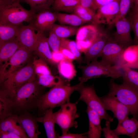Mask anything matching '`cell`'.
Wrapping results in <instances>:
<instances>
[{"label":"cell","mask_w":138,"mask_h":138,"mask_svg":"<svg viewBox=\"0 0 138 138\" xmlns=\"http://www.w3.org/2000/svg\"><path fill=\"white\" fill-rule=\"evenodd\" d=\"M59 51L62 53L65 59L72 62L74 60H76V58L74 55L68 49L60 48Z\"/></svg>","instance_id":"obj_43"},{"label":"cell","mask_w":138,"mask_h":138,"mask_svg":"<svg viewBox=\"0 0 138 138\" xmlns=\"http://www.w3.org/2000/svg\"><path fill=\"white\" fill-rule=\"evenodd\" d=\"M123 82L135 89L138 90V72L129 67H122Z\"/></svg>","instance_id":"obj_29"},{"label":"cell","mask_w":138,"mask_h":138,"mask_svg":"<svg viewBox=\"0 0 138 138\" xmlns=\"http://www.w3.org/2000/svg\"><path fill=\"white\" fill-rule=\"evenodd\" d=\"M68 132L63 134L60 136H58V138H87V133H83L73 134Z\"/></svg>","instance_id":"obj_44"},{"label":"cell","mask_w":138,"mask_h":138,"mask_svg":"<svg viewBox=\"0 0 138 138\" xmlns=\"http://www.w3.org/2000/svg\"><path fill=\"white\" fill-rule=\"evenodd\" d=\"M77 27L54 24L51 29L61 38H66L76 34Z\"/></svg>","instance_id":"obj_32"},{"label":"cell","mask_w":138,"mask_h":138,"mask_svg":"<svg viewBox=\"0 0 138 138\" xmlns=\"http://www.w3.org/2000/svg\"><path fill=\"white\" fill-rule=\"evenodd\" d=\"M57 66L59 73L63 78L70 80L76 76L77 71L72 62L64 58Z\"/></svg>","instance_id":"obj_25"},{"label":"cell","mask_w":138,"mask_h":138,"mask_svg":"<svg viewBox=\"0 0 138 138\" xmlns=\"http://www.w3.org/2000/svg\"><path fill=\"white\" fill-rule=\"evenodd\" d=\"M133 3L132 0H120L119 12L113 22V24L117 20L125 18Z\"/></svg>","instance_id":"obj_39"},{"label":"cell","mask_w":138,"mask_h":138,"mask_svg":"<svg viewBox=\"0 0 138 138\" xmlns=\"http://www.w3.org/2000/svg\"><path fill=\"white\" fill-rule=\"evenodd\" d=\"M106 110L111 111L119 123L128 118L130 111L125 106L113 97L107 96L100 98Z\"/></svg>","instance_id":"obj_17"},{"label":"cell","mask_w":138,"mask_h":138,"mask_svg":"<svg viewBox=\"0 0 138 138\" xmlns=\"http://www.w3.org/2000/svg\"><path fill=\"white\" fill-rule=\"evenodd\" d=\"M78 67L82 72V75L78 80L83 84L88 80L101 76L116 79L122 76L120 68L116 65L111 66L97 60L92 61L85 65H79Z\"/></svg>","instance_id":"obj_6"},{"label":"cell","mask_w":138,"mask_h":138,"mask_svg":"<svg viewBox=\"0 0 138 138\" xmlns=\"http://www.w3.org/2000/svg\"><path fill=\"white\" fill-rule=\"evenodd\" d=\"M44 87L38 83L36 79L22 86L11 98L14 109L21 111L36 107Z\"/></svg>","instance_id":"obj_2"},{"label":"cell","mask_w":138,"mask_h":138,"mask_svg":"<svg viewBox=\"0 0 138 138\" xmlns=\"http://www.w3.org/2000/svg\"><path fill=\"white\" fill-rule=\"evenodd\" d=\"M19 46L16 38L0 45V71Z\"/></svg>","instance_id":"obj_24"},{"label":"cell","mask_w":138,"mask_h":138,"mask_svg":"<svg viewBox=\"0 0 138 138\" xmlns=\"http://www.w3.org/2000/svg\"><path fill=\"white\" fill-rule=\"evenodd\" d=\"M138 122L136 118H127L118 123L116 128L113 130L118 137L120 135H126L131 137H137Z\"/></svg>","instance_id":"obj_20"},{"label":"cell","mask_w":138,"mask_h":138,"mask_svg":"<svg viewBox=\"0 0 138 138\" xmlns=\"http://www.w3.org/2000/svg\"><path fill=\"white\" fill-rule=\"evenodd\" d=\"M51 53L52 60L55 65L57 64L64 58L60 51L56 52L52 51Z\"/></svg>","instance_id":"obj_45"},{"label":"cell","mask_w":138,"mask_h":138,"mask_svg":"<svg viewBox=\"0 0 138 138\" xmlns=\"http://www.w3.org/2000/svg\"><path fill=\"white\" fill-rule=\"evenodd\" d=\"M128 19L130 23L131 30H132L134 35L133 43L134 45L138 44V8L134 7L129 19Z\"/></svg>","instance_id":"obj_38"},{"label":"cell","mask_w":138,"mask_h":138,"mask_svg":"<svg viewBox=\"0 0 138 138\" xmlns=\"http://www.w3.org/2000/svg\"><path fill=\"white\" fill-rule=\"evenodd\" d=\"M106 126L102 129L104 136L106 138H118L117 137L114 133L113 130L110 129V123L109 121H106L105 122Z\"/></svg>","instance_id":"obj_41"},{"label":"cell","mask_w":138,"mask_h":138,"mask_svg":"<svg viewBox=\"0 0 138 138\" xmlns=\"http://www.w3.org/2000/svg\"><path fill=\"white\" fill-rule=\"evenodd\" d=\"M36 80L39 85L44 87H53L59 84H66L61 77L52 74L36 76Z\"/></svg>","instance_id":"obj_31"},{"label":"cell","mask_w":138,"mask_h":138,"mask_svg":"<svg viewBox=\"0 0 138 138\" xmlns=\"http://www.w3.org/2000/svg\"><path fill=\"white\" fill-rule=\"evenodd\" d=\"M13 109L11 99L0 90V120L12 114Z\"/></svg>","instance_id":"obj_28"},{"label":"cell","mask_w":138,"mask_h":138,"mask_svg":"<svg viewBox=\"0 0 138 138\" xmlns=\"http://www.w3.org/2000/svg\"><path fill=\"white\" fill-rule=\"evenodd\" d=\"M17 115L12 114L0 120V130L10 132L17 125Z\"/></svg>","instance_id":"obj_37"},{"label":"cell","mask_w":138,"mask_h":138,"mask_svg":"<svg viewBox=\"0 0 138 138\" xmlns=\"http://www.w3.org/2000/svg\"><path fill=\"white\" fill-rule=\"evenodd\" d=\"M55 13L56 20L61 25L77 27L87 23L74 14H68L58 12Z\"/></svg>","instance_id":"obj_27"},{"label":"cell","mask_w":138,"mask_h":138,"mask_svg":"<svg viewBox=\"0 0 138 138\" xmlns=\"http://www.w3.org/2000/svg\"><path fill=\"white\" fill-rule=\"evenodd\" d=\"M133 3L134 4V7L138 8V0H132Z\"/></svg>","instance_id":"obj_49"},{"label":"cell","mask_w":138,"mask_h":138,"mask_svg":"<svg viewBox=\"0 0 138 138\" xmlns=\"http://www.w3.org/2000/svg\"><path fill=\"white\" fill-rule=\"evenodd\" d=\"M117 66L120 68L126 67L138 68V44L132 45L125 48L123 52Z\"/></svg>","instance_id":"obj_19"},{"label":"cell","mask_w":138,"mask_h":138,"mask_svg":"<svg viewBox=\"0 0 138 138\" xmlns=\"http://www.w3.org/2000/svg\"><path fill=\"white\" fill-rule=\"evenodd\" d=\"M32 64L34 72L36 76L52 74L48 64L43 60L34 56Z\"/></svg>","instance_id":"obj_36"},{"label":"cell","mask_w":138,"mask_h":138,"mask_svg":"<svg viewBox=\"0 0 138 138\" xmlns=\"http://www.w3.org/2000/svg\"><path fill=\"white\" fill-rule=\"evenodd\" d=\"M18 2H20V0H0L1 4L5 5L10 4Z\"/></svg>","instance_id":"obj_48"},{"label":"cell","mask_w":138,"mask_h":138,"mask_svg":"<svg viewBox=\"0 0 138 138\" xmlns=\"http://www.w3.org/2000/svg\"><path fill=\"white\" fill-rule=\"evenodd\" d=\"M76 103H66L61 106L60 109L54 113L55 123L60 128L62 134L68 132L71 128H76L78 126L75 120L78 117L77 114Z\"/></svg>","instance_id":"obj_9"},{"label":"cell","mask_w":138,"mask_h":138,"mask_svg":"<svg viewBox=\"0 0 138 138\" xmlns=\"http://www.w3.org/2000/svg\"><path fill=\"white\" fill-rule=\"evenodd\" d=\"M32 53L33 56L43 60L48 64L55 65L52 60L51 52L48 43V38L44 35V33L39 38Z\"/></svg>","instance_id":"obj_21"},{"label":"cell","mask_w":138,"mask_h":138,"mask_svg":"<svg viewBox=\"0 0 138 138\" xmlns=\"http://www.w3.org/2000/svg\"><path fill=\"white\" fill-rule=\"evenodd\" d=\"M53 110L52 109H47L43 113L41 116L36 117L38 122L43 124L48 138L57 137L55 130V122Z\"/></svg>","instance_id":"obj_23"},{"label":"cell","mask_w":138,"mask_h":138,"mask_svg":"<svg viewBox=\"0 0 138 138\" xmlns=\"http://www.w3.org/2000/svg\"><path fill=\"white\" fill-rule=\"evenodd\" d=\"M93 0H80V4L82 6L93 11Z\"/></svg>","instance_id":"obj_46"},{"label":"cell","mask_w":138,"mask_h":138,"mask_svg":"<svg viewBox=\"0 0 138 138\" xmlns=\"http://www.w3.org/2000/svg\"><path fill=\"white\" fill-rule=\"evenodd\" d=\"M98 25L93 24L78 28L76 34V42L83 49H87L97 37L101 29Z\"/></svg>","instance_id":"obj_14"},{"label":"cell","mask_w":138,"mask_h":138,"mask_svg":"<svg viewBox=\"0 0 138 138\" xmlns=\"http://www.w3.org/2000/svg\"><path fill=\"white\" fill-rule=\"evenodd\" d=\"M114 24L116 30L112 37L114 41L125 48L133 45L130 34L131 26L128 19L125 18L119 19Z\"/></svg>","instance_id":"obj_13"},{"label":"cell","mask_w":138,"mask_h":138,"mask_svg":"<svg viewBox=\"0 0 138 138\" xmlns=\"http://www.w3.org/2000/svg\"><path fill=\"white\" fill-rule=\"evenodd\" d=\"M81 84L79 83L71 86L69 84H63L54 86L48 92L40 96L36 108L42 114L47 109L61 107L70 102L71 95Z\"/></svg>","instance_id":"obj_1"},{"label":"cell","mask_w":138,"mask_h":138,"mask_svg":"<svg viewBox=\"0 0 138 138\" xmlns=\"http://www.w3.org/2000/svg\"><path fill=\"white\" fill-rule=\"evenodd\" d=\"M117 0H93V9L95 11L99 8Z\"/></svg>","instance_id":"obj_42"},{"label":"cell","mask_w":138,"mask_h":138,"mask_svg":"<svg viewBox=\"0 0 138 138\" xmlns=\"http://www.w3.org/2000/svg\"><path fill=\"white\" fill-rule=\"evenodd\" d=\"M109 91L107 96L114 97L127 107L130 114L136 118L138 112V90L123 82L116 83L113 79L110 81Z\"/></svg>","instance_id":"obj_3"},{"label":"cell","mask_w":138,"mask_h":138,"mask_svg":"<svg viewBox=\"0 0 138 138\" xmlns=\"http://www.w3.org/2000/svg\"><path fill=\"white\" fill-rule=\"evenodd\" d=\"M48 41L52 51H59L60 48L61 38L58 37L51 29L49 30Z\"/></svg>","instance_id":"obj_40"},{"label":"cell","mask_w":138,"mask_h":138,"mask_svg":"<svg viewBox=\"0 0 138 138\" xmlns=\"http://www.w3.org/2000/svg\"><path fill=\"white\" fill-rule=\"evenodd\" d=\"M86 112L88 115L89 121V130L87 132V138H100L102 131L101 126V119L96 112L88 107Z\"/></svg>","instance_id":"obj_22"},{"label":"cell","mask_w":138,"mask_h":138,"mask_svg":"<svg viewBox=\"0 0 138 138\" xmlns=\"http://www.w3.org/2000/svg\"><path fill=\"white\" fill-rule=\"evenodd\" d=\"M19 27L0 22V45L16 38Z\"/></svg>","instance_id":"obj_26"},{"label":"cell","mask_w":138,"mask_h":138,"mask_svg":"<svg viewBox=\"0 0 138 138\" xmlns=\"http://www.w3.org/2000/svg\"><path fill=\"white\" fill-rule=\"evenodd\" d=\"M0 138H19L17 136L7 131L0 130Z\"/></svg>","instance_id":"obj_47"},{"label":"cell","mask_w":138,"mask_h":138,"mask_svg":"<svg viewBox=\"0 0 138 138\" xmlns=\"http://www.w3.org/2000/svg\"><path fill=\"white\" fill-rule=\"evenodd\" d=\"M73 13L87 23L95 24L96 13L93 10L79 4L75 8Z\"/></svg>","instance_id":"obj_34"},{"label":"cell","mask_w":138,"mask_h":138,"mask_svg":"<svg viewBox=\"0 0 138 138\" xmlns=\"http://www.w3.org/2000/svg\"><path fill=\"white\" fill-rule=\"evenodd\" d=\"M28 4L30 10L35 13L46 10L50 9L54 0H20Z\"/></svg>","instance_id":"obj_33"},{"label":"cell","mask_w":138,"mask_h":138,"mask_svg":"<svg viewBox=\"0 0 138 138\" xmlns=\"http://www.w3.org/2000/svg\"><path fill=\"white\" fill-rule=\"evenodd\" d=\"M32 52L21 46L11 56L0 71V85L18 69L32 61Z\"/></svg>","instance_id":"obj_8"},{"label":"cell","mask_w":138,"mask_h":138,"mask_svg":"<svg viewBox=\"0 0 138 138\" xmlns=\"http://www.w3.org/2000/svg\"><path fill=\"white\" fill-rule=\"evenodd\" d=\"M56 20L55 13L50 9L46 10L35 13L29 24L37 30L44 32L49 31Z\"/></svg>","instance_id":"obj_16"},{"label":"cell","mask_w":138,"mask_h":138,"mask_svg":"<svg viewBox=\"0 0 138 138\" xmlns=\"http://www.w3.org/2000/svg\"><path fill=\"white\" fill-rule=\"evenodd\" d=\"M80 4V0H54L51 7L56 12H73L75 8Z\"/></svg>","instance_id":"obj_30"},{"label":"cell","mask_w":138,"mask_h":138,"mask_svg":"<svg viewBox=\"0 0 138 138\" xmlns=\"http://www.w3.org/2000/svg\"><path fill=\"white\" fill-rule=\"evenodd\" d=\"M125 48L114 41L112 37L106 44L100 54L101 61L111 66H117Z\"/></svg>","instance_id":"obj_12"},{"label":"cell","mask_w":138,"mask_h":138,"mask_svg":"<svg viewBox=\"0 0 138 138\" xmlns=\"http://www.w3.org/2000/svg\"><path fill=\"white\" fill-rule=\"evenodd\" d=\"M18 123L21 126L28 138H37L41 134L38 130L36 117L25 113L17 115Z\"/></svg>","instance_id":"obj_18"},{"label":"cell","mask_w":138,"mask_h":138,"mask_svg":"<svg viewBox=\"0 0 138 138\" xmlns=\"http://www.w3.org/2000/svg\"><path fill=\"white\" fill-rule=\"evenodd\" d=\"M120 1H115L98 9L96 13V25H112L119 12Z\"/></svg>","instance_id":"obj_15"},{"label":"cell","mask_w":138,"mask_h":138,"mask_svg":"<svg viewBox=\"0 0 138 138\" xmlns=\"http://www.w3.org/2000/svg\"><path fill=\"white\" fill-rule=\"evenodd\" d=\"M32 61L15 71L2 83L0 85V90L11 98L21 87L36 79V75L34 71Z\"/></svg>","instance_id":"obj_5"},{"label":"cell","mask_w":138,"mask_h":138,"mask_svg":"<svg viewBox=\"0 0 138 138\" xmlns=\"http://www.w3.org/2000/svg\"><path fill=\"white\" fill-rule=\"evenodd\" d=\"M60 48H65L70 51L76 58V61L81 64L83 62L81 53L78 49L76 42L67 38H61Z\"/></svg>","instance_id":"obj_35"},{"label":"cell","mask_w":138,"mask_h":138,"mask_svg":"<svg viewBox=\"0 0 138 138\" xmlns=\"http://www.w3.org/2000/svg\"><path fill=\"white\" fill-rule=\"evenodd\" d=\"M43 33L29 24L19 26L16 38L20 46L32 52L39 38Z\"/></svg>","instance_id":"obj_10"},{"label":"cell","mask_w":138,"mask_h":138,"mask_svg":"<svg viewBox=\"0 0 138 138\" xmlns=\"http://www.w3.org/2000/svg\"><path fill=\"white\" fill-rule=\"evenodd\" d=\"M111 37L108 32L101 28L95 41L84 53L83 62L88 64L97 60L105 45Z\"/></svg>","instance_id":"obj_11"},{"label":"cell","mask_w":138,"mask_h":138,"mask_svg":"<svg viewBox=\"0 0 138 138\" xmlns=\"http://www.w3.org/2000/svg\"><path fill=\"white\" fill-rule=\"evenodd\" d=\"M20 2L5 5L0 2V22L19 26L23 22H30L35 13L27 10L20 4Z\"/></svg>","instance_id":"obj_4"},{"label":"cell","mask_w":138,"mask_h":138,"mask_svg":"<svg viewBox=\"0 0 138 138\" xmlns=\"http://www.w3.org/2000/svg\"><path fill=\"white\" fill-rule=\"evenodd\" d=\"M76 90L79 92L80 95L78 101L85 102L87 107L96 112L101 119L113 122V118L107 113L100 98L97 95L94 84L89 86L81 84Z\"/></svg>","instance_id":"obj_7"}]
</instances>
